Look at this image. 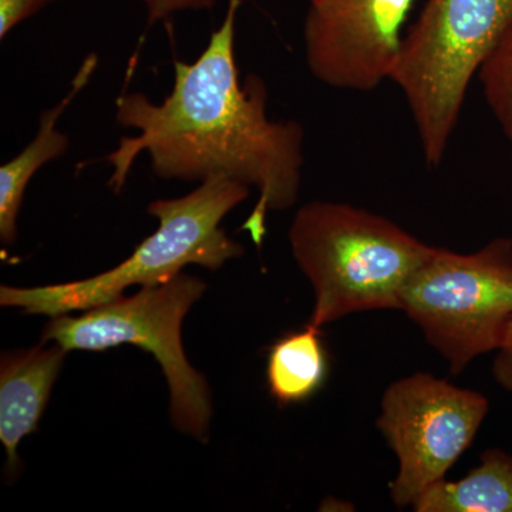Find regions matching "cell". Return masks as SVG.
I'll return each mask as SVG.
<instances>
[{"label": "cell", "mask_w": 512, "mask_h": 512, "mask_svg": "<svg viewBox=\"0 0 512 512\" xmlns=\"http://www.w3.org/2000/svg\"><path fill=\"white\" fill-rule=\"evenodd\" d=\"M308 2H311V0H308Z\"/></svg>", "instance_id": "e0dca14e"}, {"label": "cell", "mask_w": 512, "mask_h": 512, "mask_svg": "<svg viewBox=\"0 0 512 512\" xmlns=\"http://www.w3.org/2000/svg\"><path fill=\"white\" fill-rule=\"evenodd\" d=\"M289 244L311 282L309 325L319 329L352 313L400 311L404 289L436 249L387 218L329 201L296 212Z\"/></svg>", "instance_id": "7a4b0ae2"}, {"label": "cell", "mask_w": 512, "mask_h": 512, "mask_svg": "<svg viewBox=\"0 0 512 512\" xmlns=\"http://www.w3.org/2000/svg\"><path fill=\"white\" fill-rule=\"evenodd\" d=\"M97 64L99 57L94 53L83 60L66 97L55 107L40 114L39 131L32 143L0 167V241L5 247L15 244L18 238L19 211L30 180L43 165L66 154L70 140L66 134L57 130V121L90 82Z\"/></svg>", "instance_id": "30bf717a"}, {"label": "cell", "mask_w": 512, "mask_h": 512, "mask_svg": "<svg viewBox=\"0 0 512 512\" xmlns=\"http://www.w3.org/2000/svg\"><path fill=\"white\" fill-rule=\"evenodd\" d=\"M495 382L512 393V318L505 329L504 339L497 350L493 363Z\"/></svg>", "instance_id": "2e32d148"}, {"label": "cell", "mask_w": 512, "mask_h": 512, "mask_svg": "<svg viewBox=\"0 0 512 512\" xmlns=\"http://www.w3.org/2000/svg\"><path fill=\"white\" fill-rule=\"evenodd\" d=\"M148 15V25L168 19L184 10L212 9L217 0H143Z\"/></svg>", "instance_id": "9a60e30c"}, {"label": "cell", "mask_w": 512, "mask_h": 512, "mask_svg": "<svg viewBox=\"0 0 512 512\" xmlns=\"http://www.w3.org/2000/svg\"><path fill=\"white\" fill-rule=\"evenodd\" d=\"M205 289L200 278L180 272L163 284L143 286L136 295L120 296L83 315L52 318L43 330L42 343H59L67 352H103L121 345L146 350L160 363L170 387L175 429L207 443L211 390L188 362L181 340L185 315Z\"/></svg>", "instance_id": "5b68a950"}, {"label": "cell", "mask_w": 512, "mask_h": 512, "mask_svg": "<svg viewBox=\"0 0 512 512\" xmlns=\"http://www.w3.org/2000/svg\"><path fill=\"white\" fill-rule=\"evenodd\" d=\"M417 512H512V456L500 448L481 454L463 480H441L414 501Z\"/></svg>", "instance_id": "8fae6325"}, {"label": "cell", "mask_w": 512, "mask_h": 512, "mask_svg": "<svg viewBox=\"0 0 512 512\" xmlns=\"http://www.w3.org/2000/svg\"><path fill=\"white\" fill-rule=\"evenodd\" d=\"M416 0H311L306 63L319 82L370 92L390 80Z\"/></svg>", "instance_id": "ba28073f"}, {"label": "cell", "mask_w": 512, "mask_h": 512, "mask_svg": "<svg viewBox=\"0 0 512 512\" xmlns=\"http://www.w3.org/2000/svg\"><path fill=\"white\" fill-rule=\"evenodd\" d=\"M512 20V0H424L390 80L403 93L424 161L443 163L471 80Z\"/></svg>", "instance_id": "277c9868"}, {"label": "cell", "mask_w": 512, "mask_h": 512, "mask_svg": "<svg viewBox=\"0 0 512 512\" xmlns=\"http://www.w3.org/2000/svg\"><path fill=\"white\" fill-rule=\"evenodd\" d=\"M490 403L429 373H416L387 387L377 427L399 460L390 484L396 507H413L476 439Z\"/></svg>", "instance_id": "52a82bcc"}, {"label": "cell", "mask_w": 512, "mask_h": 512, "mask_svg": "<svg viewBox=\"0 0 512 512\" xmlns=\"http://www.w3.org/2000/svg\"><path fill=\"white\" fill-rule=\"evenodd\" d=\"M329 373L328 350L320 329L309 325L276 340L268 352L266 382L281 406L303 403L325 386Z\"/></svg>", "instance_id": "7c38bea8"}, {"label": "cell", "mask_w": 512, "mask_h": 512, "mask_svg": "<svg viewBox=\"0 0 512 512\" xmlns=\"http://www.w3.org/2000/svg\"><path fill=\"white\" fill-rule=\"evenodd\" d=\"M248 195V185L215 175L184 197L153 201L148 214L160 221V227L116 268L69 284L2 286L0 305L20 308L29 315L57 318L107 305L123 296L130 286L163 284L187 265L217 271L229 259L244 255V247L228 237L221 222Z\"/></svg>", "instance_id": "3957f363"}, {"label": "cell", "mask_w": 512, "mask_h": 512, "mask_svg": "<svg viewBox=\"0 0 512 512\" xmlns=\"http://www.w3.org/2000/svg\"><path fill=\"white\" fill-rule=\"evenodd\" d=\"M400 311L453 375L497 352L512 318V239H493L474 254L434 249L404 289Z\"/></svg>", "instance_id": "8992f818"}, {"label": "cell", "mask_w": 512, "mask_h": 512, "mask_svg": "<svg viewBox=\"0 0 512 512\" xmlns=\"http://www.w3.org/2000/svg\"><path fill=\"white\" fill-rule=\"evenodd\" d=\"M485 101L512 148V20L478 73Z\"/></svg>", "instance_id": "4fadbf2b"}, {"label": "cell", "mask_w": 512, "mask_h": 512, "mask_svg": "<svg viewBox=\"0 0 512 512\" xmlns=\"http://www.w3.org/2000/svg\"><path fill=\"white\" fill-rule=\"evenodd\" d=\"M49 343L3 352L0 360V441L9 476L19 470L20 441L39 426L69 353L59 343Z\"/></svg>", "instance_id": "9c48e42d"}, {"label": "cell", "mask_w": 512, "mask_h": 512, "mask_svg": "<svg viewBox=\"0 0 512 512\" xmlns=\"http://www.w3.org/2000/svg\"><path fill=\"white\" fill-rule=\"evenodd\" d=\"M239 0H229L220 28L194 63H174L173 92L160 104L143 93H121L116 119L136 128L107 157L109 185L123 190L134 161L148 153L164 180L205 181L215 175L258 188V202L242 229L261 245L269 212L298 200L305 130L298 121L269 119L268 89L255 74L244 83L235 59Z\"/></svg>", "instance_id": "6da1fadb"}, {"label": "cell", "mask_w": 512, "mask_h": 512, "mask_svg": "<svg viewBox=\"0 0 512 512\" xmlns=\"http://www.w3.org/2000/svg\"><path fill=\"white\" fill-rule=\"evenodd\" d=\"M55 0H0V39Z\"/></svg>", "instance_id": "5bb4252c"}]
</instances>
